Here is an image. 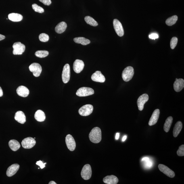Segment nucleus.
Segmentation results:
<instances>
[{
  "mask_svg": "<svg viewBox=\"0 0 184 184\" xmlns=\"http://www.w3.org/2000/svg\"><path fill=\"white\" fill-rule=\"evenodd\" d=\"M89 138L90 141L94 143L100 142L102 139L101 131L100 128L97 127L93 128L89 134Z\"/></svg>",
  "mask_w": 184,
  "mask_h": 184,
  "instance_id": "nucleus-1",
  "label": "nucleus"
},
{
  "mask_svg": "<svg viewBox=\"0 0 184 184\" xmlns=\"http://www.w3.org/2000/svg\"><path fill=\"white\" fill-rule=\"evenodd\" d=\"M134 73V69L132 67H126L123 71L122 77L124 81L128 82L131 80L133 77Z\"/></svg>",
  "mask_w": 184,
  "mask_h": 184,
  "instance_id": "nucleus-2",
  "label": "nucleus"
},
{
  "mask_svg": "<svg viewBox=\"0 0 184 184\" xmlns=\"http://www.w3.org/2000/svg\"><path fill=\"white\" fill-rule=\"evenodd\" d=\"M94 93V91L91 88L83 87L78 89L76 95L80 97H86L93 95Z\"/></svg>",
  "mask_w": 184,
  "mask_h": 184,
  "instance_id": "nucleus-3",
  "label": "nucleus"
},
{
  "mask_svg": "<svg viewBox=\"0 0 184 184\" xmlns=\"http://www.w3.org/2000/svg\"><path fill=\"white\" fill-rule=\"evenodd\" d=\"M92 170L91 165L89 164H86L82 168L81 175L84 180H88L91 177Z\"/></svg>",
  "mask_w": 184,
  "mask_h": 184,
  "instance_id": "nucleus-4",
  "label": "nucleus"
},
{
  "mask_svg": "<svg viewBox=\"0 0 184 184\" xmlns=\"http://www.w3.org/2000/svg\"><path fill=\"white\" fill-rule=\"evenodd\" d=\"M13 54L14 55H22L25 49V46L20 42H16L13 45Z\"/></svg>",
  "mask_w": 184,
  "mask_h": 184,
  "instance_id": "nucleus-5",
  "label": "nucleus"
},
{
  "mask_svg": "<svg viewBox=\"0 0 184 184\" xmlns=\"http://www.w3.org/2000/svg\"><path fill=\"white\" fill-rule=\"evenodd\" d=\"M93 105L91 104H86L84 105L79 109L78 113L82 116H89L93 113Z\"/></svg>",
  "mask_w": 184,
  "mask_h": 184,
  "instance_id": "nucleus-6",
  "label": "nucleus"
},
{
  "mask_svg": "<svg viewBox=\"0 0 184 184\" xmlns=\"http://www.w3.org/2000/svg\"><path fill=\"white\" fill-rule=\"evenodd\" d=\"M70 77V69L68 64L65 65L63 68L62 74V81L65 84L68 83Z\"/></svg>",
  "mask_w": 184,
  "mask_h": 184,
  "instance_id": "nucleus-7",
  "label": "nucleus"
},
{
  "mask_svg": "<svg viewBox=\"0 0 184 184\" xmlns=\"http://www.w3.org/2000/svg\"><path fill=\"white\" fill-rule=\"evenodd\" d=\"M21 143L23 148L29 149L32 148L35 146L36 141L34 138L32 137H28L23 140Z\"/></svg>",
  "mask_w": 184,
  "mask_h": 184,
  "instance_id": "nucleus-8",
  "label": "nucleus"
},
{
  "mask_svg": "<svg viewBox=\"0 0 184 184\" xmlns=\"http://www.w3.org/2000/svg\"><path fill=\"white\" fill-rule=\"evenodd\" d=\"M29 69L31 72L33 73V75L38 77L40 76L42 71V67L39 64L37 63H34L29 67Z\"/></svg>",
  "mask_w": 184,
  "mask_h": 184,
  "instance_id": "nucleus-9",
  "label": "nucleus"
},
{
  "mask_svg": "<svg viewBox=\"0 0 184 184\" xmlns=\"http://www.w3.org/2000/svg\"><path fill=\"white\" fill-rule=\"evenodd\" d=\"M113 23L116 33L119 37H122L124 35V31L121 23L116 19H114Z\"/></svg>",
  "mask_w": 184,
  "mask_h": 184,
  "instance_id": "nucleus-10",
  "label": "nucleus"
},
{
  "mask_svg": "<svg viewBox=\"0 0 184 184\" xmlns=\"http://www.w3.org/2000/svg\"><path fill=\"white\" fill-rule=\"evenodd\" d=\"M149 96L147 94H143L138 98L137 101V104L139 111H142L143 110L145 103L148 101Z\"/></svg>",
  "mask_w": 184,
  "mask_h": 184,
  "instance_id": "nucleus-11",
  "label": "nucleus"
},
{
  "mask_svg": "<svg viewBox=\"0 0 184 184\" xmlns=\"http://www.w3.org/2000/svg\"><path fill=\"white\" fill-rule=\"evenodd\" d=\"M66 143L67 147L70 151H73L75 149L76 146V141L71 135H67Z\"/></svg>",
  "mask_w": 184,
  "mask_h": 184,
  "instance_id": "nucleus-12",
  "label": "nucleus"
},
{
  "mask_svg": "<svg viewBox=\"0 0 184 184\" xmlns=\"http://www.w3.org/2000/svg\"><path fill=\"white\" fill-rule=\"evenodd\" d=\"M158 168L161 172L170 178L175 177V174L172 170L164 165L160 164L158 165Z\"/></svg>",
  "mask_w": 184,
  "mask_h": 184,
  "instance_id": "nucleus-13",
  "label": "nucleus"
},
{
  "mask_svg": "<svg viewBox=\"0 0 184 184\" xmlns=\"http://www.w3.org/2000/svg\"><path fill=\"white\" fill-rule=\"evenodd\" d=\"M84 65L83 61L79 59L75 61L73 65V69L74 72L77 73H79L83 70Z\"/></svg>",
  "mask_w": 184,
  "mask_h": 184,
  "instance_id": "nucleus-14",
  "label": "nucleus"
},
{
  "mask_svg": "<svg viewBox=\"0 0 184 184\" xmlns=\"http://www.w3.org/2000/svg\"><path fill=\"white\" fill-rule=\"evenodd\" d=\"M91 80L95 82H100V83H104L105 80V77L102 74L100 71H96L91 77Z\"/></svg>",
  "mask_w": 184,
  "mask_h": 184,
  "instance_id": "nucleus-15",
  "label": "nucleus"
},
{
  "mask_svg": "<svg viewBox=\"0 0 184 184\" xmlns=\"http://www.w3.org/2000/svg\"><path fill=\"white\" fill-rule=\"evenodd\" d=\"M20 168V165L18 164H14L10 166L6 172L7 175L9 177H12L16 174Z\"/></svg>",
  "mask_w": 184,
  "mask_h": 184,
  "instance_id": "nucleus-16",
  "label": "nucleus"
},
{
  "mask_svg": "<svg viewBox=\"0 0 184 184\" xmlns=\"http://www.w3.org/2000/svg\"><path fill=\"white\" fill-rule=\"evenodd\" d=\"M160 114V111L159 109H157L155 110L153 113L149 122V125L152 126L156 124L159 119Z\"/></svg>",
  "mask_w": 184,
  "mask_h": 184,
  "instance_id": "nucleus-17",
  "label": "nucleus"
},
{
  "mask_svg": "<svg viewBox=\"0 0 184 184\" xmlns=\"http://www.w3.org/2000/svg\"><path fill=\"white\" fill-rule=\"evenodd\" d=\"M18 95L21 97H26L29 95V90L26 87L23 86H19L16 89Z\"/></svg>",
  "mask_w": 184,
  "mask_h": 184,
  "instance_id": "nucleus-18",
  "label": "nucleus"
},
{
  "mask_svg": "<svg viewBox=\"0 0 184 184\" xmlns=\"http://www.w3.org/2000/svg\"><path fill=\"white\" fill-rule=\"evenodd\" d=\"M184 87V80L182 78L177 79L176 78L174 84V88L175 91L177 92L181 91Z\"/></svg>",
  "mask_w": 184,
  "mask_h": 184,
  "instance_id": "nucleus-19",
  "label": "nucleus"
},
{
  "mask_svg": "<svg viewBox=\"0 0 184 184\" xmlns=\"http://www.w3.org/2000/svg\"><path fill=\"white\" fill-rule=\"evenodd\" d=\"M14 119L15 120L21 124H24L26 122V117L23 112L19 111L15 114Z\"/></svg>",
  "mask_w": 184,
  "mask_h": 184,
  "instance_id": "nucleus-20",
  "label": "nucleus"
},
{
  "mask_svg": "<svg viewBox=\"0 0 184 184\" xmlns=\"http://www.w3.org/2000/svg\"><path fill=\"white\" fill-rule=\"evenodd\" d=\"M103 181L107 184H117L119 180L117 177L113 175L107 176L103 179Z\"/></svg>",
  "mask_w": 184,
  "mask_h": 184,
  "instance_id": "nucleus-21",
  "label": "nucleus"
},
{
  "mask_svg": "<svg viewBox=\"0 0 184 184\" xmlns=\"http://www.w3.org/2000/svg\"><path fill=\"white\" fill-rule=\"evenodd\" d=\"M67 24L66 22H62L59 23L55 28V32L57 33L60 34L64 32L66 29Z\"/></svg>",
  "mask_w": 184,
  "mask_h": 184,
  "instance_id": "nucleus-22",
  "label": "nucleus"
},
{
  "mask_svg": "<svg viewBox=\"0 0 184 184\" xmlns=\"http://www.w3.org/2000/svg\"><path fill=\"white\" fill-rule=\"evenodd\" d=\"M34 118L38 122H44L46 118L45 113L41 110H38L36 111L34 115Z\"/></svg>",
  "mask_w": 184,
  "mask_h": 184,
  "instance_id": "nucleus-23",
  "label": "nucleus"
},
{
  "mask_svg": "<svg viewBox=\"0 0 184 184\" xmlns=\"http://www.w3.org/2000/svg\"><path fill=\"white\" fill-rule=\"evenodd\" d=\"M9 145L10 149L13 151H16L20 149L21 145L18 141L15 139H12L10 141Z\"/></svg>",
  "mask_w": 184,
  "mask_h": 184,
  "instance_id": "nucleus-24",
  "label": "nucleus"
},
{
  "mask_svg": "<svg viewBox=\"0 0 184 184\" xmlns=\"http://www.w3.org/2000/svg\"><path fill=\"white\" fill-rule=\"evenodd\" d=\"M183 128V124L181 121H178L175 124L174 126L173 134L174 137H177L181 132Z\"/></svg>",
  "mask_w": 184,
  "mask_h": 184,
  "instance_id": "nucleus-25",
  "label": "nucleus"
},
{
  "mask_svg": "<svg viewBox=\"0 0 184 184\" xmlns=\"http://www.w3.org/2000/svg\"><path fill=\"white\" fill-rule=\"evenodd\" d=\"M8 19L13 22H19L22 21L23 17L22 15L18 13H11L8 15Z\"/></svg>",
  "mask_w": 184,
  "mask_h": 184,
  "instance_id": "nucleus-26",
  "label": "nucleus"
},
{
  "mask_svg": "<svg viewBox=\"0 0 184 184\" xmlns=\"http://www.w3.org/2000/svg\"><path fill=\"white\" fill-rule=\"evenodd\" d=\"M74 41L76 43L81 44V45H86L91 43V41L89 39L83 37H78L74 38Z\"/></svg>",
  "mask_w": 184,
  "mask_h": 184,
  "instance_id": "nucleus-27",
  "label": "nucleus"
},
{
  "mask_svg": "<svg viewBox=\"0 0 184 184\" xmlns=\"http://www.w3.org/2000/svg\"><path fill=\"white\" fill-rule=\"evenodd\" d=\"M173 118L172 116H170L167 118L164 126V130L166 132H168L170 130L172 124Z\"/></svg>",
  "mask_w": 184,
  "mask_h": 184,
  "instance_id": "nucleus-28",
  "label": "nucleus"
},
{
  "mask_svg": "<svg viewBox=\"0 0 184 184\" xmlns=\"http://www.w3.org/2000/svg\"><path fill=\"white\" fill-rule=\"evenodd\" d=\"M85 20L86 23L88 24L91 25L93 26H97L98 25V23L92 17L87 16L85 17Z\"/></svg>",
  "mask_w": 184,
  "mask_h": 184,
  "instance_id": "nucleus-29",
  "label": "nucleus"
},
{
  "mask_svg": "<svg viewBox=\"0 0 184 184\" xmlns=\"http://www.w3.org/2000/svg\"><path fill=\"white\" fill-rule=\"evenodd\" d=\"M178 16L177 15H174L167 19L166 23L168 26H171L175 24L178 20Z\"/></svg>",
  "mask_w": 184,
  "mask_h": 184,
  "instance_id": "nucleus-30",
  "label": "nucleus"
},
{
  "mask_svg": "<svg viewBox=\"0 0 184 184\" xmlns=\"http://www.w3.org/2000/svg\"><path fill=\"white\" fill-rule=\"evenodd\" d=\"M141 161L144 162V166L146 168H150L152 166V162L148 157H144L142 159Z\"/></svg>",
  "mask_w": 184,
  "mask_h": 184,
  "instance_id": "nucleus-31",
  "label": "nucleus"
},
{
  "mask_svg": "<svg viewBox=\"0 0 184 184\" xmlns=\"http://www.w3.org/2000/svg\"><path fill=\"white\" fill-rule=\"evenodd\" d=\"M49 54V51H36L35 53L36 56L40 58H45Z\"/></svg>",
  "mask_w": 184,
  "mask_h": 184,
  "instance_id": "nucleus-32",
  "label": "nucleus"
},
{
  "mask_svg": "<svg viewBox=\"0 0 184 184\" xmlns=\"http://www.w3.org/2000/svg\"><path fill=\"white\" fill-rule=\"evenodd\" d=\"M32 9L36 12L43 13L44 12V10L43 8L39 6L36 4L34 3L32 5Z\"/></svg>",
  "mask_w": 184,
  "mask_h": 184,
  "instance_id": "nucleus-33",
  "label": "nucleus"
},
{
  "mask_svg": "<svg viewBox=\"0 0 184 184\" xmlns=\"http://www.w3.org/2000/svg\"><path fill=\"white\" fill-rule=\"evenodd\" d=\"M39 39L40 41L42 42H47L49 41V37L47 34L42 33L40 34Z\"/></svg>",
  "mask_w": 184,
  "mask_h": 184,
  "instance_id": "nucleus-34",
  "label": "nucleus"
},
{
  "mask_svg": "<svg viewBox=\"0 0 184 184\" xmlns=\"http://www.w3.org/2000/svg\"><path fill=\"white\" fill-rule=\"evenodd\" d=\"M178 39L177 37H174L172 38L170 41V47L172 49L175 48L176 45H177L178 43Z\"/></svg>",
  "mask_w": 184,
  "mask_h": 184,
  "instance_id": "nucleus-35",
  "label": "nucleus"
},
{
  "mask_svg": "<svg viewBox=\"0 0 184 184\" xmlns=\"http://www.w3.org/2000/svg\"><path fill=\"white\" fill-rule=\"evenodd\" d=\"M177 154L179 156H184V145H182L179 147V148L177 151Z\"/></svg>",
  "mask_w": 184,
  "mask_h": 184,
  "instance_id": "nucleus-36",
  "label": "nucleus"
},
{
  "mask_svg": "<svg viewBox=\"0 0 184 184\" xmlns=\"http://www.w3.org/2000/svg\"><path fill=\"white\" fill-rule=\"evenodd\" d=\"M36 164L37 165L39 166L41 169H43L45 167V165L47 164V163H44L43 162H42L41 160H40L36 162Z\"/></svg>",
  "mask_w": 184,
  "mask_h": 184,
  "instance_id": "nucleus-37",
  "label": "nucleus"
},
{
  "mask_svg": "<svg viewBox=\"0 0 184 184\" xmlns=\"http://www.w3.org/2000/svg\"><path fill=\"white\" fill-rule=\"evenodd\" d=\"M39 1L45 5H49L51 3V0H39Z\"/></svg>",
  "mask_w": 184,
  "mask_h": 184,
  "instance_id": "nucleus-38",
  "label": "nucleus"
},
{
  "mask_svg": "<svg viewBox=\"0 0 184 184\" xmlns=\"http://www.w3.org/2000/svg\"><path fill=\"white\" fill-rule=\"evenodd\" d=\"M149 38L151 39L155 40L159 38V35L158 34L153 33L149 35Z\"/></svg>",
  "mask_w": 184,
  "mask_h": 184,
  "instance_id": "nucleus-39",
  "label": "nucleus"
},
{
  "mask_svg": "<svg viewBox=\"0 0 184 184\" xmlns=\"http://www.w3.org/2000/svg\"><path fill=\"white\" fill-rule=\"evenodd\" d=\"M5 38V36L0 34V41L4 39Z\"/></svg>",
  "mask_w": 184,
  "mask_h": 184,
  "instance_id": "nucleus-40",
  "label": "nucleus"
},
{
  "mask_svg": "<svg viewBox=\"0 0 184 184\" xmlns=\"http://www.w3.org/2000/svg\"><path fill=\"white\" fill-rule=\"evenodd\" d=\"M3 92L2 89L1 87H0V97L3 96Z\"/></svg>",
  "mask_w": 184,
  "mask_h": 184,
  "instance_id": "nucleus-41",
  "label": "nucleus"
},
{
  "mask_svg": "<svg viewBox=\"0 0 184 184\" xmlns=\"http://www.w3.org/2000/svg\"><path fill=\"white\" fill-rule=\"evenodd\" d=\"M120 134L119 133H117L116 135L115 139L116 140H118L119 138Z\"/></svg>",
  "mask_w": 184,
  "mask_h": 184,
  "instance_id": "nucleus-42",
  "label": "nucleus"
},
{
  "mask_svg": "<svg viewBox=\"0 0 184 184\" xmlns=\"http://www.w3.org/2000/svg\"><path fill=\"white\" fill-rule=\"evenodd\" d=\"M126 136H124V137H123L122 139V141H126Z\"/></svg>",
  "mask_w": 184,
  "mask_h": 184,
  "instance_id": "nucleus-43",
  "label": "nucleus"
},
{
  "mask_svg": "<svg viewBox=\"0 0 184 184\" xmlns=\"http://www.w3.org/2000/svg\"><path fill=\"white\" fill-rule=\"evenodd\" d=\"M49 184H56L57 183H56L55 182H54V181H51L50 182Z\"/></svg>",
  "mask_w": 184,
  "mask_h": 184,
  "instance_id": "nucleus-44",
  "label": "nucleus"
}]
</instances>
